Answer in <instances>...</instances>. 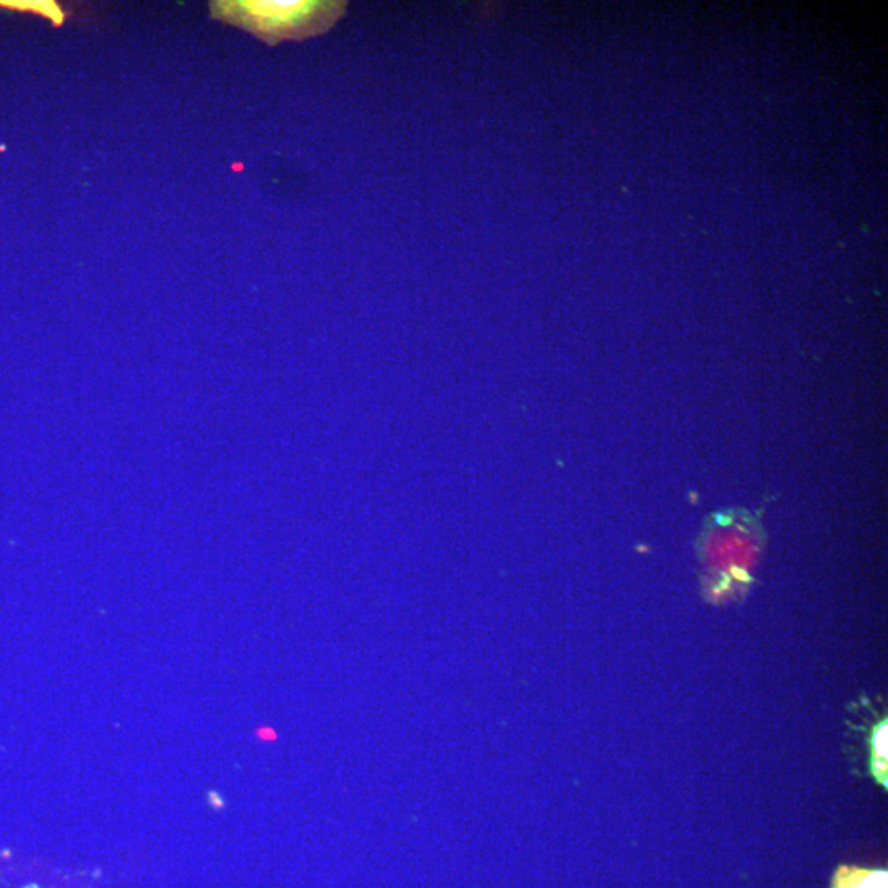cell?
I'll return each mask as SVG.
<instances>
[{
	"instance_id": "obj_3",
	"label": "cell",
	"mask_w": 888,
	"mask_h": 888,
	"mask_svg": "<svg viewBox=\"0 0 888 888\" xmlns=\"http://www.w3.org/2000/svg\"><path fill=\"white\" fill-rule=\"evenodd\" d=\"M0 9L42 15L56 28L63 27L74 15L73 9H66L55 0H0Z\"/></svg>"
},
{
	"instance_id": "obj_4",
	"label": "cell",
	"mask_w": 888,
	"mask_h": 888,
	"mask_svg": "<svg viewBox=\"0 0 888 888\" xmlns=\"http://www.w3.org/2000/svg\"><path fill=\"white\" fill-rule=\"evenodd\" d=\"M872 773L887 787V722H880L872 737Z\"/></svg>"
},
{
	"instance_id": "obj_2",
	"label": "cell",
	"mask_w": 888,
	"mask_h": 888,
	"mask_svg": "<svg viewBox=\"0 0 888 888\" xmlns=\"http://www.w3.org/2000/svg\"><path fill=\"white\" fill-rule=\"evenodd\" d=\"M831 888H888V872L841 865L834 874Z\"/></svg>"
},
{
	"instance_id": "obj_1",
	"label": "cell",
	"mask_w": 888,
	"mask_h": 888,
	"mask_svg": "<svg viewBox=\"0 0 888 888\" xmlns=\"http://www.w3.org/2000/svg\"><path fill=\"white\" fill-rule=\"evenodd\" d=\"M343 0H218L209 4L214 20L236 25L270 47L328 32L344 14Z\"/></svg>"
}]
</instances>
